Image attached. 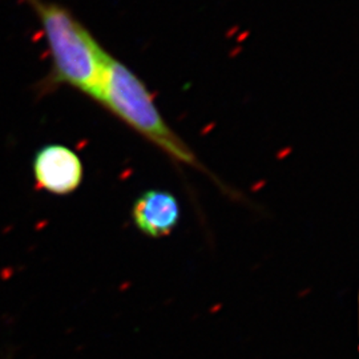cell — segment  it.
<instances>
[{"label":"cell","mask_w":359,"mask_h":359,"mask_svg":"<svg viewBox=\"0 0 359 359\" xmlns=\"http://www.w3.org/2000/svg\"><path fill=\"white\" fill-rule=\"evenodd\" d=\"M41 27L51 68L39 93L69 87L93 99L111 53L69 8L50 0H26Z\"/></svg>","instance_id":"cell-1"},{"label":"cell","mask_w":359,"mask_h":359,"mask_svg":"<svg viewBox=\"0 0 359 359\" xmlns=\"http://www.w3.org/2000/svg\"><path fill=\"white\" fill-rule=\"evenodd\" d=\"M92 100L154 145L170 161L194 168L215 180L192 148L168 124L142 77L112 55Z\"/></svg>","instance_id":"cell-2"},{"label":"cell","mask_w":359,"mask_h":359,"mask_svg":"<svg viewBox=\"0 0 359 359\" xmlns=\"http://www.w3.org/2000/svg\"><path fill=\"white\" fill-rule=\"evenodd\" d=\"M31 169L39 189L55 196L76 192L84 180L80 156L65 144L40 147L32 157Z\"/></svg>","instance_id":"cell-3"},{"label":"cell","mask_w":359,"mask_h":359,"mask_svg":"<svg viewBox=\"0 0 359 359\" xmlns=\"http://www.w3.org/2000/svg\"><path fill=\"white\" fill-rule=\"evenodd\" d=\"M130 213L137 231L149 238H163L177 228L181 208L173 193L149 189L137 197Z\"/></svg>","instance_id":"cell-4"}]
</instances>
